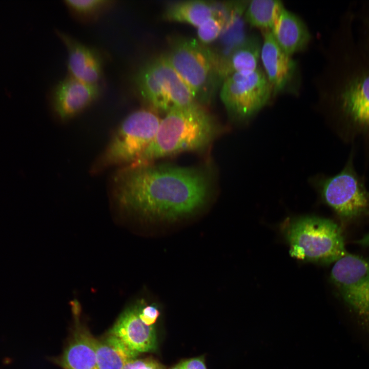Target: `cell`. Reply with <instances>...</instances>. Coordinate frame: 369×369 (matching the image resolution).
<instances>
[{
    "mask_svg": "<svg viewBox=\"0 0 369 369\" xmlns=\"http://www.w3.org/2000/svg\"><path fill=\"white\" fill-rule=\"evenodd\" d=\"M220 4L210 1H186L168 6L164 12L166 19L185 22L198 27L212 16Z\"/></svg>",
    "mask_w": 369,
    "mask_h": 369,
    "instance_id": "obj_18",
    "label": "cell"
},
{
    "mask_svg": "<svg viewBox=\"0 0 369 369\" xmlns=\"http://www.w3.org/2000/svg\"><path fill=\"white\" fill-rule=\"evenodd\" d=\"M261 46L259 38L251 35L235 45L228 54L220 57L223 79L235 73H251L257 69Z\"/></svg>",
    "mask_w": 369,
    "mask_h": 369,
    "instance_id": "obj_17",
    "label": "cell"
},
{
    "mask_svg": "<svg viewBox=\"0 0 369 369\" xmlns=\"http://www.w3.org/2000/svg\"><path fill=\"white\" fill-rule=\"evenodd\" d=\"M260 58L273 95L282 91L291 79L296 63L279 47L270 30H264Z\"/></svg>",
    "mask_w": 369,
    "mask_h": 369,
    "instance_id": "obj_13",
    "label": "cell"
},
{
    "mask_svg": "<svg viewBox=\"0 0 369 369\" xmlns=\"http://www.w3.org/2000/svg\"><path fill=\"white\" fill-rule=\"evenodd\" d=\"M99 84H91L69 76L59 82L53 93V103L58 117L66 120L85 110L99 96Z\"/></svg>",
    "mask_w": 369,
    "mask_h": 369,
    "instance_id": "obj_10",
    "label": "cell"
},
{
    "mask_svg": "<svg viewBox=\"0 0 369 369\" xmlns=\"http://www.w3.org/2000/svg\"><path fill=\"white\" fill-rule=\"evenodd\" d=\"M140 95L154 108L166 113L197 102L169 61L160 57L142 67L135 77Z\"/></svg>",
    "mask_w": 369,
    "mask_h": 369,
    "instance_id": "obj_5",
    "label": "cell"
},
{
    "mask_svg": "<svg viewBox=\"0 0 369 369\" xmlns=\"http://www.w3.org/2000/svg\"><path fill=\"white\" fill-rule=\"evenodd\" d=\"M179 364L181 369H207L204 361L201 357L189 359Z\"/></svg>",
    "mask_w": 369,
    "mask_h": 369,
    "instance_id": "obj_25",
    "label": "cell"
},
{
    "mask_svg": "<svg viewBox=\"0 0 369 369\" xmlns=\"http://www.w3.org/2000/svg\"><path fill=\"white\" fill-rule=\"evenodd\" d=\"M56 33L67 49L69 75L85 83L98 84L103 65L98 52L61 31Z\"/></svg>",
    "mask_w": 369,
    "mask_h": 369,
    "instance_id": "obj_11",
    "label": "cell"
},
{
    "mask_svg": "<svg viewBox=\"0 0 369 369\" xmlns=\"http://www.w3.org/2000/svg\"><path fill=\"white\" fill-rule=\"evenodd\" d=\"M114 2L106 0H66L64 3L71 13L82 22L93 21Z\"/></svg>",
    "mask_w": 369,
    "mask_h": 369,
    "instance_id": "obj_22",
    "label": "cell"
},
{
    "mask_svg": "<svg viewBox=\"0 0 369 369\" xmlns=\"http://www.w3.org/2000/svg\"><path fill=\"white\" fill-rule=\"evenodd\" d=\"M138 314L140 319L145 324L152 325L159 315V312L156 306L152 305H139Z\"/></svg>",
    "mask_w": 369,
    "mask_h": 369,
    "instance_id": "obj_24",
    "label": "cell"
},
{
    "mask_svg": "<svg viewBox=\"0 0 369 369\" xmlns=\"http://www.w3.org/2000/svg\"><path fill=\"white\" fill-rule=\"evenodd\" d=\"M230 7V4H220L216 12L197 27V35L201 43H210L222 34L231 16Z\"/></svg>",
    "mask_w": 369,
    "mask_h": 369,
    "instance_id": "obj_21",
    "label": "cell"
},
{
    "mask_svg": "<svg viewBox=\"0 0 369 369\" xmlns=\"http://www.w3.org/2000/svg\"><path fill=\"white\" fill-rule=\"evenodd\" d=\"M273 95L264 71L258 68L251 73H235L221 84L220 98L230 116L245 120L263 107Z\"/></svg>",
    "mask_w": 369,
    "mask_h": 369,
    "instance_id": "obj_8",
    "label": "cell"
},
{
    "mask_svg": "<svg viewBox=\"0 0 369 369\" xmlns=\"http://www.w3.org/2000/svg\"><path fill=\"white\" fill-rule=\"evenodd\" d=\"M109 332L138 353L151 352L156 348L154 327L145 324L140 319L138 306L125 310Z\"/></svg>",
    "mask_w": 369,
    "mask_h": 369,
    "instance_id": "obj_12",
    "label": "cell"
},
{
    "mask_svg": "<svg viewBox=\"0 0 369 369\" xmlns=\"http://www.w3.org/2000/svg\"><path fill=\"white\" fill-rule=\"evenodd\" d=\"M281 49L288 55L303 50L311 35L303 21L283 7L271 30Z\"/></svg>",
    "mask_w": 369,
    "mask_h": 369,
    "instance_id": "obj_14",
    "label": "cell"
},
{
    "mask_svg": "<svg viewBox=\"0 0 369 369\" xmlns=\"http://www.w3.org/2000/svg\"><path fill=\"white\" fill-rule=\"evenodd\" d=\"M113 182L114 197L121 208L163 220L193 213L206 203L211 190L204 171L168 165H127Z\"/></svg>",
    "mask_w": 369,
    "mask_h": 369,
    "instance_id": "obj_1",
    "label": "cell"
},
{
    "mask_svg": "<svg viewBox=\"0 0 369 369\" xmlns=\"http://www.w3.org/2000/svg\"><path fill=\"white\" fill-rule=\"evenodd\" d=\"M218 127L197 102L173 109L161 119L149 146L133 163L139 165L182 152L202 150L213 141Z\"/></svg>",
    "mask_w": 369,
    "mask_h": 369,
    "instance_id": "obj_2",
    "label": "cell"
},
{
    "mask_svg": "<svg viewBox=\"0 0 369 369\" xmlns=\"http://www.w3.org/2000/svg\"><path fill=\"white\" fill-rule=\"evenodd\" d=\"M283 7L279 1H250L246 7L245 20L252 26L271 30Z\"/></svg>",
    "mask_w": 369,
    "mask_h": 369,
    "instance_id": "obj_20",
    "label": "cell"
},
{
    "mask_svg": "<svg viewBox=\"0 0 369 369\" xmlns=\"http://www.w3.org/2000/svg\"><path fill=\"white\" fill-rule=\"evenodd\" d=\"M96 340L79 323L65 350L59 364L65 369H99L96 353Z\"/></svg>",
    "mask_w": 369,
    "mask_h": 369,
    "instance_id": "obj_15",
    "label": "cell"
},
{
    "mask_svg": "<svg viewBox=\"0 0 369 369\" xmlns=\"http://www.w3.org/2000/svg\"><path fill=\"white\" fill-rule=\"evenodd\" d=\"M171 369H181L179 364H178Z\"/></svg>",
    "mask_w": 369,
    "mask_h": 369,
    "instance_id": "obj_27",
    "label": "cell"
},
{
    "mask_svg": "<svg viewBox=\"0 0 369 369\" xmlns=\"http://www.w3.org/2000/svg\"><path fill=\"white\" fill-rule=\"evenodd\" d=\"M123 369H165V367L162 365L152 359L136 358L129 361Z\"/></svg>",
    "mask_w": 369,
    "mask_h": 369,
    "instance_id": "obj_23",
    "label": "cell"
},
{
    "mask_svg": "<svg viewBox=\"0 0 369 369\" xmlns=\"http://www.w3.org/2000/svg\"><path fill=\"white\" fill-rule=\"evenodd\" d=\"M324 201L341 217L350 219L361 215L369 208V197L357 179L343 172L322 184Z\"/></svg>",
    "mask_w": 369,
    "mask_h": 369,
    "instance_id": "obj_9",
    "label": "cell"
},
{
    "mask_svg": "<svg viewBox=\"0 0 369 369\" xmlns=\"http://www.w3.org/2000/svg\"><path fill=\"white\" fill-rule=\"evenodd\" d=\"M357 243L361 245L369 247V233L358 240Z\"/></svg>",
    "mask_w": 369,
    "mask_h": 369,
    "instance_id": "obj_26",
    "label": "cell"
},
{
    "mask_svg": "<svg viewBox=\"0 0 369 369\" xmlns=\"http://www.w3.org/2000/svg\"><path fill=\"white\" fill-rule=\"evenodd\" d=\"M161 119L140 109L129 114L111 138L99 161L101 167L132 164L153 140Z\"/></svg>",
    "mask_w": 369,
    "mask_h": 369,
    "instance_id": "obj_6",
    "label": "cell"
},
{
    "mask_svg": "<svg viewBox=\"0 0 369 369\" xmlns=\"http://www.w3.org/2000/svg\"><path fill=\"white\" fill-rule=\"evenodd\" d=\"M331 278L369 336V260L346 253L335 262Z\"/></svg>",
    "mask_w": 369,
    "mask_h": 369,
    "instance_id": "obj_7",
    "label": "cell"
},
{
    "mask_svg": "<svg viewBox=\"0 0 369 369\" xmlns=\"http://www.w3.org/2000/svg\"><path fill=\"white\" fill-rule=\"evenodd\" d=\"M166 57L195 101L209 104L223 81L218 55L195 39L181 38Z\"/></svg>",
    "mask_w": 369,
    "mask_h": 369,
    "instance_id": "obj_3",
    "label": "cell"
},
{
    "mask_svg": "<svg viewBox=\"0 0 369 369\" xmlns=\"http://www.w3.org/2000/svg\"><path fill=\"white\" fill-rule=\"evenodd\" d=\"M284 235L290 254L300 260L329 264L346 253L340 228L329 219L310 216L297 219L289 223Z\"/></svg>",
    "mask_w": 369,
    "mask_h": 369,
    "instance_id": "obj_4",
    "label": "cell"
},
{
    "mask_svg": "<svg viewBox=\"0 0 369 369\" xmlns=\"http://www.w3.org/2000/svg\"><path fill=\"white\" fill-rule=\"evenodd\" d=\"M96 353L99 369H123L138 355L110 332L100 340L97 339Z\"/></svg>",
    "mask_w": 369,
    "mask_h": 369,
    "instance_id": "obj_19",
    "label": "cell"
},
{
    "mask_svg": "<svg viewBox=\"0 0 369 369\" xmlns=\"http://www.w3.org/2000/svg\"><path fill=\"white\" fill-rule=\"evenodd\" d=\"M340 94L345 113L354 122L369 127V72L352 77Z\"/></svg>",
    "mask_w": 369,
    "mask_h": 369,
    "instance_id": "obj_16",
    "label": "cell"
}]
</instances>
